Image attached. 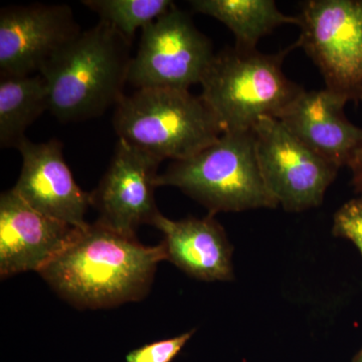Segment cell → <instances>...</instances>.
<instances>
[{"instance_id":"13","label":"cell","mask_w":362,"mask_h":362,"mask_svg":"<svg viewBox=\"0 0 362 362\" xmlns=\"http://www.w3.org/2000/svg\"><path fill=\"white\" fill-rule=\"evenodd\" d=\"M346 103L326 88L303 90L277 119L312 151L340 168L349 165L362 144V128L347 119Z\"/></svg>"},{"instance_id":"19","label":"cell","mask_w":362,"mask_h":362,"mask_svg":"<svg viewBox=\"0 0 362 362\" xmlns=\"http://www.w3.org/2000/svg\"><path fill=\"white\" fill-rule=\"evenodd\" d=\"M195 329L178 337L150 343L132 350L126 356V362H171L192 337Z\"/></svg>"},{"instance_id":"15","label":"cell","mask_w":362,"mask_h":362,"mask_svg":"<svg viewBox=\"0 0 362 362\" xmlns=\"http://www.w3.org/2000/svg\"><path fill=\"white\" fill-rule=\"evenodd\" d=\"M190 6L228 26L235 35V47L242 51L257 49L259 40L278 26L299 25L298 16L281 13L273 0H192Z\"/></svg>"},{"instance_id":"8","label":"cell","mask_w":362,"mask_h":362,"mask_svg":"<svg viewBox=\"0 0 362 362\" xmlns=\"http://www.w3.org/2000/svg\"><path fill=\"white\" fill-rule=\"evenodd\" d=\"M252 132L259 170L279 206L293 213L320 206L339 168L308 148L278 119H259Z\"/></svg>"},{"instance_id":"4","label":"cell","mask_w":362,"mask_h":362,"mask_svg":"<svg viewBox=\"0 0 362 362\" xmlns=\"http://www.w3.org/2000/svg\"><path fill=\"white\" fill-rule=\"evenodd\" d=\"M118 139L161 162L185 160L223 135L216 117L189 90L139 89L115 106Z\"/></svg>"},{"instance_id":"3","label":"cell","mask_w":362,"mask_h":362,"mask_svg":"<svg viewBox=\"0 0 362 362\" xmlns=\"http://www.w3.org/2000/svg\"><path fill=\"white\" fill-rule=\"evenodd\" d=\"M297 42L277 54L226 47L202 78L201 98L223 133L252 130L259 119H277L304 88L289 80L283 62Z\"/></svg>"},{"instance_id":"6","label":"cell","mask_w":362,"mask_h":362,"mask_svg":"<svg viewBox=\"0 0 362 362\" xmlns=\"http://www.w3.org/2000/svg\"><path fill=\"white\" fill-rule=\"evenodd\" d=\"M298 20V47L320 71L326 89L361 103L362 0H307Z\"/></svg>"},{"instance_id":"12","label":"cell","mask_w":362,"mask_h":362,"mask_svg":"<svg viewBox=\"0 0 362 362\" xmlns=\"http://www.w3.org/2000/svg\"><path fill=\"white\" fill-rule=\"evenodd\" d=\"M78 228L40 213L13 192L0 197V276L40 272L63 251Z\"/></svg>"},{"instance_id":"7","label":"cell","mask_w":362,"mask_h":362,"mask_svg":"<svg viewBox=\"0 0 362 362\" xmlns=\"http://www.w3.org/2000/svg\"><path fill=\"white\" fill-rule=\"evenodd\" d=\"M214 56L211 40L175 6L143 28L128 83L137 90H189L201 84Z\"/></svg>"},{"instance_id":"17","label":"cell","mask_w":362,"mask_h":362,"mask_svg":"<svg viewBox=\"0 0 362 362\" xmlns=\"http://www.w3.org/2000/svg\"><path fill=\"white\" fill-rule=\"evenodd\" d=\"M82 4L131 42L137 30H143L175 6L170 0H86Z\"/></svg>"},{"instance_id":"18","label":"cell","mask_w":362,"mask_h":362,"mask_svg":"<svg viewBox=\"0 0 362 362\" xmlns=\"http://www.w3.org/2000/svg\"><path fill=\"white\" fill-rule=\"evenodd\" d=\"M332 233L351 242L362 257V195L345 202L335 213Z\"/></svg>"},{"instance_id":"2","label":"cell","mask_w":362,"mask_h":362,"mask_svg":"<svg viewBox=\"0 0 362 362\" xmlns=\"http://www.w3.org/2000/svg\"><path fill=\"white\" fill-rule=\"evenodd\" d=\"M132 42L108 23L81 32L40 71L49 87V111L62 122L102 115L125 94Z\"/></svg>"},{"instance_id":"1","label":"cell","mask_w":362,"mask_h":362,"mask_svg":"<svg viewBox=\"0 0 362 362\" xmlns=\"http://www.w3.org/2000/svg\"><path fill=\"white\" fill-rule=\"evenodd\" d=\"M163 245L144 246L102 223L78 228L68 246L40 272L57 294L78 309H106L146 297Z\"/></svg>"},{"instance_id":"11","label":"cell","mask_w":362,"mask_h":362,"mask_svg":"<svg viewBox=\"0 0 362 362\" xmlns=\"http://www.w3.org/2000/svg\"><path fill=\"white\" fill-rule=\"evenodd\" d=\"M23 165L13 192L40 213L76 228H84L90 194L74 180L57 139L33 143L25 138L18 148Z\"/></svg>"},{"instance_id":"16","label":"cell","mask_w":362,"mask_h":362,"mask_svg":"<svg viewBox=\"0 0 362 362\" xmlns=\"http://www.w3.org/2000/svg\"><path fill=\"white\" fill-rule=\"evenodd\" d=\"M49 111V87L40 74L0 81V146L18 149L25 131Z\"/></svg>"},{"instance_id":"9","label":"cell","mask_w":362,"mask_h":362,"mask_svg":"<svg viewBox=\"0 0 362 362\" xmlns=\"http://www.w3.org/2000/svg\"><path fill=\"white\" fill-rule=\"evenodd\" d=\"M81 32L66 4L4 7L0 11L1 78L40 74Z\"/></svg>"},{"instance_id":"21","label":"cell","mask_w":362,"mask_h":362,"mask_svg":"<svg viewBox=\"0 0 362 362\" xmlns=\"http://www.w3.org/2000/svg\"><path fill=\"white\" fill-rule=\"evenodd\" d=\"M352 362H362V349L359 350L358 354L354 356V361Z\"/></svg>"},{"instance_id":"20","label":"cell","mask_w":362,"mask_h":362,"mask_svg":"<svg viewBox=\"0 0 362 362\" xmlns=\"http://www.w3.org/2000/svg\"><path fill=\"white\" fill-rule=\"evenodd\" d=\"M349 168L352 173V185L357 194L362 195V144L350 161Z\"/></svg>"},{"instance_id":"5","label":"cell","mask_w":362,"mask_h":362,"mask_svg":"<svg viewBox=\"0 0 362 362\" xmlns=\"http://www.w3.org/2000/svg\"><path fill=\"white\" fill-rule=\"evenodd\" d=\"M156 185L178 188L214 216L279 206L259 170L252 130L223 133L194 156L173 161Z\"/></svg>"},{"instance_id":"14","label":"cell","mask_w":362,"mask_h":362,"mask_svg":"<svg viewBox=\"0 0 362 362\" xmlns=\"http://www.w3.org/2000/svg\"><path fill=\"white\" fill-rule=\"evenodd\" d=\"M152 226L163 233L166 259L190 277L206 282L235 278L233 247L214 214L175 221L160 213Z\"/></svg>"},{"instance_id":"10","label":"cell","mask_w":362,"mask_h":362,"mask_svg":"<svg viewBox=\"0 0 362 362\" xmlns=\"http://www.w3.org/2000/svg\"><path fill=\"white\" fill-rule=\"evenodd\" d=\"M160 163L118 139L106 173L90 192V204L99 211L98 223L129 237H136L140 226L153 225L160 214L154 197Z\"/></svg>"}]
</instances>
